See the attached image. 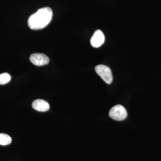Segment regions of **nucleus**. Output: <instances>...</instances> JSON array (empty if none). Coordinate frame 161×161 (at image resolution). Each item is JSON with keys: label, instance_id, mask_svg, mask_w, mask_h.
Listing matches in <instances>:
<instances>
[{"label": "nucleus", "instance_id": "7ed1b4c3", "mask_svg": "<svg viewBox=\"0 0 161 161\" xmlns=\"http://www.w3.org/2000/svg\"><path fill=\"white\" fill-rule=\"evenodd\" d=\"M109 115L111 118L115 120L122 121L127 118L128 113L124 107L117 105L110 110Z\"/></svg>", "mask_w": 161, "mask_h": 161}, {"label": "nucleus", "instance_id": "20e7f679", "mask_svg": "<svg viewBox=\"0 0 161 161\" xmlns=\"http://www.w3.org/2000/svg\"><path fill=\"white\" fill-rule=\"evenodd\" d=\"M30 60L36 66H41L48 64L49 59L46 55L40 53H36L31 55Z\"/></svg>", "mask_w": 161, "mask_h": 161}, {"label": "nucleus", "instance_id": "f03ea898", "mask_svg": "<svg viewBox=\"0 0 161 161\" xmlns=\"http://www.w3.org/2000/svg\"><path fill=\"white\" fill-rule=\"evenodd\" d=\"M95 69L96 73L106 83L108 84L112 83L113 77L112 71L108 67L103 64H100L95 67Z\"/></svg>", "mask_w": 161, "mask_h": 161}, {"label": "nucleus", "instance_id": "423d86ee", "mask_svg": "<svg viewBox=\"0 0 161 161\" xmlns=\"http://www.w3.org/2000/svg\"><path fill=\"white\" fill-rule=\"evenodd\" d=\"M32 106L34 109L40 112H45L50 108L49 104L43 99H36L33 102Z\"/></svg>", "mask_w": 161, "mask_h": 161}, {"label": "nucleus", "instance_id": "0eeeda50", "mask_svg": "<svg viewBox=\"0 0 161 161\" xmlns=\"http://www.w3.org/2000/svg\"><path fill=\"white\" fill-rule=\"evenodd\" d=\"M12 139L9 135L5 133H0V145L7 146L11 143Z\"/></svg>", "mask_w": 161, "mask_h": 161}, {"label": "nucleus", "instance_id": "6e6552de", "mask_svg": "<svg viewBox=\"0 0 161 161\" xmlns=\"http://www.w3.org/2000/svg\"><path fill=\"white\" fill-rule=\"evenodd\" d=\"M11 80V76L8 73H4L0 74V85H5Z\"/></svg>", "mask_w": 161, "mask_h": 161}, {"label": "nucleus", "instance_id": "39448f33", "mask_svg": "<svg viewBox=\"0 0 161 161\" xmlns=\"http://www.w3.org/2000/svg\"><path fill=\"white\" fill-rule=\"evenodd\" d=\"M105 37L101 31L97 30L91 38V43L93 47H98L103 44Z\"/></svg>", "mask_w": 161, "mask_h": 161}, {"label": "nucleus", "instance_id": "f257e3e1", "mask_svg": "<svg viewBox=\"0 0 161 161\" xmlns=\"http://www.w3.org/2000/svg\"><path fill=\"white\" fill-rule=\"evenodd\" d=\"M53 11L50 7H46L38 9L36 12L31 15L28 20L30 28L34 30L43 29L51 21Z\"/></svg>", "mask_w": 161, "mask_h": 161}]
</instances>
